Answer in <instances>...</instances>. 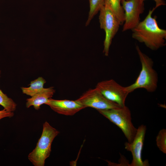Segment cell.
<instances>
[{
	"mask_svg": "<svg viewBox=\"0 0 166 166\" xmlns=\"http://www.w3.org/2000/svg\"><path fill=\"white\" fill-rule=\"evenodd\" d=\"M45 80L42 77H39L30 82L29 87H21L23 94L32 97L41 91L44 88Z\"/></svg>",
	"mask_w": 166,
	"mask_h": 166,
	"instance_id": "13",
	"label": "cell"
},
{
	"mask_svg": "<svg viewBox=\"0 0 166 166\" xmlns=\"http://www.w3.org/2000/svg\"><path fill=\"white\" fill-rule=\"evenodd\" d=\"M121 2V0H104V5L112 10L121 25L124 21V14Z\"/></svg>",
	"mask_w": 166,
	"mask_h": 166,
	"instance_id": "12",
	"label": "cell"
},
{
	"mask_svg": "<svg viewBox=\"0 0 166 166\" xmlns=\"http://www.w3.org/2000/svg\"><path fill=\"white\" fill-rule=\"evenodd\" d=\"M144 1L145 0H142ZM156 3V6L154 7L156 9L162 6L166 5L165 1L164 0H153Z\"/></svg>",
	"mask_w": 166,
	"mask_h": 166,
	"instance_id": "18",
	"label": "cell"
},
{
	"mask_svg": "<svg viewBox=\"0 0 166 166\" xmlns=\"http://www.w3.org/2000/svg\"><path fill=\"white\" fill-rule=\"evenodd\" d=\"M98 112L120 128L129 143L133 141L137 129L132 122L131 111L125 105L111 109L98 110Z\"/></svg>",
	"mask_w": 166,
	"mask_h": 166,
	"instance_id": "4",
	"label": "cell"
},
{
	"mask_svg": "<svg viewBox=\"0 0 166 166\" xmlns=\"http://www.w3.org/2000/svg\"><path fill=\"white\" fill-rule=\"evenodd\" d=\"M59 133L47 121L43 124L41 136L35 148L28 156L29 160L34 166H44L45 160L50 156L52 143Z\"/></svg>",
	"mask_w": 166,
	"mask_h": 166,
	"instance_id": "3",
	"label": "cell"
},
{
	"mask_svg": "<svg viewBox=\"0 0 166 166\" xmlns=\"http://www.w3.org/2000/svg\"><path fill=\"white\" fill-rule=\"evenodd\" d=\"M1 74V71L0 70V77ZM0 105L6 110L11 112H14L16 109L17 106L14 101L4 94L0 89Z\"/></svg>",
	"mask_w": 166,
	"mask_h": 166,
	"instance_id": "15",
	"label": "cell"
},
{
	"mask_svg": "<svg viewBox=\"0 0 166 166\" xmlns=\"http://www.w3.org/2000/svg\"><path fill=\"white\" fill-rule=\"evenodd\" d=\"M14 112L8 111L5 109L0 110V120L5 117H11L14 116Z\"/></svg>",
	"mask_w": 166,
	"mask_h": 166,
	"instance_id": "17",
	"label": "cell"
},
{
	"mask_svg": "<svg viewBox=\"0 0 166 166\" xmlns=\"http://www.w3.org/2000/svg\"><path fill=\"white\" fill-rule=\"evenodd\" d=\"M55 93V90L53 87L44 88L31 98L26 99V108H29L33 106L35 109L38 110L41 106L42 104H45L48 100L53 97Z\"/></svg>",
	"mask_w": 166,
	"mask_h": 166,
	"instance_id": "11",
	"label": "cell"
},
{
	"mask_svg": "<svg viewBox=\"0 0 166 166\" xmlns=\"http://www.w3.org/2000/svg\"><path fill=\"white\" fill-rule=\"evenodd\" d=\"M89 10L85 26H88L94 16L104 5V0H89Z\"/></svg>",
	"mask_w": 166,
	"mask_h": 166,
	"instance_id": "14",
	"label": "cell"
},
{
	"mask_svg": "<svg viewBox=\"0 0 166 166\" xmlns=\"http://www.w3.org/2000/svg\"><path fill=\"white\" fill-rule=\"evenodd\" d=\"M77 100L86 108L90 107L97 110L121 107L107 99L96 87L88 90Z\"/></svg>",
	"mask_w": 166,
	"mask_h": 166,
	"instance_id": "8",
	"label": "cell"
},
{
	"mask_svg": "<svg viewBox=\"0 0 166 166\" xmlns=\"http://www.w3.org/2000/svg\"><path fill=\"white\" fill-rule=\"evenodd\" d=\"M99 11V19L100 27L101 29L104 30L105 33L103 53L105 56H108L112 39L121 25L115 14L106 5H104Z\"/></svg>",
	"mask_w": 166,
	"mask_h": 166,
	"instance_id": "5",
	"label": "cell"
},
{
	"mask_svg": "<svg viewBox=\"0 0 166 166\" xmlns=\"http://www.w3.org/2000/svg\"><path fill=\"white\" fill-rule=\"evenodd\" d=\"M146 130L145 125H140L137 129L132 142L124 143L125 148L130 152L132 154V160L130 166H146L149 165L148 161H143L141 156Z\"/></svg>",
	"mask_w": 166,
	"mask_h": 166,
	"instance_id": "9",
	"label": "cell"
},
{
	"mask_svg": "<svg viewBox=\"0 0 166 166\" xmlns=\"http://www.w3.org/2000/svg\"></svg>",
	"mask_w": 166,
	"mask_h": 166,
	"instance_id": "19",
	"label": "cell"
},
{
	"mask_svg": "<svg viewBox=\"0 0 166 166\" xmlns=\"http://www.w3.org/2000/svg\"><path fill=\"white\" fill-rule=\"evenodd\" d=\"M156 9L150 10L144 19L132 30L133 38L154 50L165 46L166 39V30L159 27L156 18L152 16Z\"/></svg>",
	"mask_w": 166,
	"mask_h": 166,
	"instance_id": "1",
	"label": "cell"
},
{
	"mask_svg": "<svg viewBox=\"0 0 166 166\" xmlns=\"http://www.w3.org/2000/svg\"><path fill=\"white\" fill-rule=\"evenodd\" d=\"M45 105L57 113L66 116H72L81 109L86 108L77 100H57L49 98Z\"/></svg>",
	"mask_w": 166,
	"mask_h": 166,
	"instance_id": "10",
	"label": "cell"
},
{
	"mask_svg": "<svg viewBox=\"0 0 166 166\" xmlns=\"http://www.w3.org/2000/svg\"><path fill=\"white\" fill-rule=\"evenodd\" d=\"M156 144L159 150L166 153V130L163 128L158 132L156 138Z\"/></svg>",
	"mask_w": 166,
	"mask_h": 166,
	"instance_id": "16",
	"label": "cell"
},
{
	"mask_svg": "<svg viewBox=\"0 0 166 166\" xmlns=\"http://www.w3.org/2000/svg\"><path fill=\"white\" fill-rule=\"evenodd\" d=\"M124 11V21L122 31L132 30L140 22V15L144 10V1L142 0H121Z\"/></svg>",
	"mask_w": 166,
	"mask_h": 166,
	"instance_id": "7",
	"label": "cell"
},
{
	"mask_svg": "<svg viewBox=\"0 0 166 166\" xmlns=\"http://www.w3.org/2000/svg\"><path fill=\"white\" fill-rule=\"evenodd\" d=\"M136 49L141 64V69L135 82L125 87L129 93L139 88H144L148 92L155 91L157 87V73L153 68V62L152 59L143 53L138 45Z\"/></svg>",
	"mask_w": 166,
	"mask_h": 166,
	"instance_id": "2",
	"label": "cell"
},
{
	"mask_svg": "<svg viewBox=\"0 0 166 166\" xmlns=\"http://www.w3.org/2000/svg\"><path fill=\"white\" fill-rule=\"evenodd\" d=\"M96 87L108 100L121 107L125 105V100L129 93L125 87L121 86L114 80L101 81L97 83Z\"/></svg>",
	"mask_w": 166,
	"mask_h": 166,
	"instance_id": "6",
	"label": "cell"
}]
</instances>
